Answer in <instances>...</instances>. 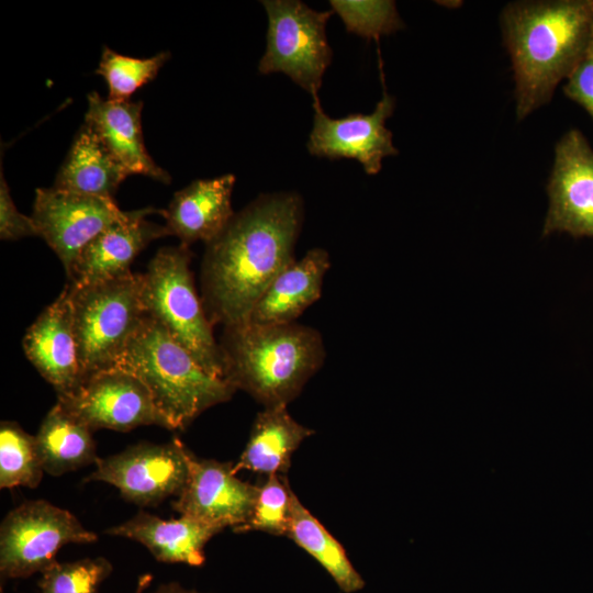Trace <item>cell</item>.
<instances>
[{"mask_svg": "<svg viewBox=\"0 0 593 593\" xmlns=\"http://www.w3.org/2000/svg\"><path fill=\"white\" fill-rule=\"evenodd\" d=\"M44 472L35 436L27 434L15 422L2 421L0 424V488H36Z\"/></svg>", "mask_w": 593, "mask_h": 593, "instance_id": "25", "label": "cell"}, {"mask_svg": "<svg viewBox=\"0 0 593 593\" xmlns=\"http://www.w3.org/2000/svg\"><path fill=\"white\" fill-rule=\"evenodd\" d=\"M235 176L199 179L177 191L167 209L161 210L169 235L181 244L213 240L234 216L232 192Z\"/></svg>", "mask_w": 593, "mask_h": 593, "instance_id": "17", "label": "cell"}, {"mask_svg": "<svg viewBox=\"0 0 593 593\" xmlns=\"http://www.w3.org/2000/svg\"><path fill=\"white\" fill-rule=\"evenodd\" d=\"M191 258L186 244L160 248L139 273L142 306L208 373L224 379L220 345L194 288Z\"/></svg>", "mask_w": 593, "mask_h": 593, "instance_id": "5", "label": "cell"}, {"mask_svg": "<svg viewBox=\"0 0 593 593\" xmlns=\"http://www.w3.org/2000/svg\"><path fill=\"white\" fill-rule=\"evenodd\" d=\"M113 568L104 557L55 561L42 572L41 593H99Z\"/></svg>", "mask_w": 593, "mask_h": 593, "instance_id": "28", "label": "cell"}, {"mask_svg": "<svg viewBox=\"0 0 593 593\" xmlns=\"http://www.w3.org/2000/svg\"><path fill=\"white\" fill-rule=\"evenodd\" d=\"M518 119L548 102L582 59L593 33V0L527 1L503 13Z\"/></svg>", "mask_w": 593, "mask_h": 593, "instance_id": "2", "label": "cell"}, {"mask_svg": "<svg viewBox=\"0 0 593 593\" xmlns=\"http://www.w3.org/2000/svg\"><path fill=\"white\" fill-rule=\"evenodd\" d=\"M115 367L147 388L171 429H184L201 413L227 402L237 391L208 373L156 320L146 315L120 355Z\"/></svg>", "mask_w": 593, "mask_h": 593, "instance_id": "4", "label": "cell"}, {"mask_svg": "<svg viewBox=\"0 0 593 593\" xmlns=\"http://www.w3.org/2000/svg\"><path fill=\"white\" fill-rule=\"evenodd\" d=\"M287 537L313 557L344 593H356L365 586L362 577L342 544L310 513L294 492Z\"/></svg>", "mask_w": 593, "mask_h": 593, "instance_id": "24", "label": "cell"}, {"mask_svg": "<svg viewBox=\"0 0 593 593\" xmlns=\"http://www.w3.org/2000/svg\"><path fill=\"white\" fill-rule=\"evenodd\" d=\"M57 403L92 432H128L143 425L171 429L145 384L118 367L90 374L74 392L57 398Z\"/></svg>", "mask_w": 593, "mask_h": 593, "instance_id": "10", "label": "cell"}, {"mask_svg": "<svg viewBox=\"0 0 593 593\" xmlns=\"http://www.w3.org/2000/svg\"><path fill=\"white\" fill-rule=\"evenodd\" d=\"M257 486V497L248 521L233 532L258 530L275 536H287L293 493L287 475H266L265 481Z\"/></svg>", "mask_w": 593, "mask_h": 593, "instance_id": "27", "label": "cell"}, {"mask_svg": "<svg viewBox=\"0 0 593 593\" xmlns=\"http://www.w3.org/2000/svg\"><path fill=\"white\" fill-rule=\"evenodd\" d=\"M142 109V101H113L91 91L88 94L85 123L97 133L130 175H143L169 183V174L156 165L145 147Z\"/></svg>", "mask_w": 593, "mask_h": 593, "instance_id": "18", "label": "cell"}, {"mask_svg": "<svg viewBox=\"0 0 593 593\" xmlns=\"http://www.w3.org/2000/svg\"><path fill=\"white\" fill-rule=\"evenodd\" d=\"M125 213L113 199L53 187L36 189L31 217L37 236L53 249L68 275L82 249Z\"/></svg>", "mask_w": 593, "mask_h": 593, "instance_id": "11", "label": "cell"}, {"mask_svg": "<svg viewBox=\"0 0 593 593\" xmlns=\"http://www.w3.org/2000/svg\"><path fill=\"white\" fill-rule=\"evenodd\" d=\"M98 535L69 511L45 500L11 510L0 525L1 579H25L43 572L68 544H92Z\"/></svg>", "mask_w": 593, "mask_h": 593, "instance_id": "8", "label": "cell"}, {"mask_svg": "<svg viewBox=\"0 0 593 593\" xmlns=\"http://www.w3.org/2000/svg\"><path fill=\"white\" fill-rule=\"evenodd\" d=\"M329 3L348 32L366 38H378L403 27L393 1L332 0Z\"/></svg>", "mask_w": 593, "mask_h": 593, "instance_id": "29", "label": "cell"}, {"mask_svg": "<svg viewBox=\"0 0 593 593\" xmlns=\"http://www.w3.org/2000/svg\"><path fill=\"white\" fill-rule=\"evenodd\" d=\"M222 530L217 526L184 515L164 519L139 511L128 521L108 528L105 534L142 544L159 562L200 567L205 561V545Z\"/></svg>", "mask_w": 593, "mask_h": 593, "instance_id": "19", "label": "cell"}, {"mask_svg": "<svg viewBox=\"0 0 593 593\" xmlns=\"http://www.w3.org/2000/svg\"><path fill=\"white\" fill-rule=\"evenodd\" d=\"M394 104V99L384 92L372 113L332 119L323 111L320 101H314L307 150L314 156L329 159H357L366 174H378L382 159L398 154L392 133L385 127Z\"/></svg>", "mask_w": 593, "mask_h": 593, "instance_id": "13", "label": "cell"}, {"mask_svg": "<svg viewBox=\"0 0 593 593\" xmlns=\"http://www.w3.org/2000/svg\"><path fill=\"white\" fill-rule=\"evenodd\" d=\"M219 345L224 379L264 407L288 406L326 358L322 334L296 322L226 326Z\"/></svg>", "mask_w": 593, "mask_h": 593, "instance_id": "3", "label": "cell"}, {"mask_svg": "<svg viewBox=\"0 0 593 593\" xmlns=\"http://www.w3.org/2000/svg\"><path fill=\"white\" fill-rule=\"evenodd\" d=\"M303 219L296 192L261 194L205 244L201 300L212 325L247 322L272 280L295 260Z\"/></svg>", "mask_w": 593, "mask_h": 593, "instance_id": "1", "label": "cell"}, {"mask_svg": "<svg viewBox=\"0 0 593 593\" xmlns=\"http://www.w3.org/2000/svg\"><path fill=\"white\" fill-rule=\"evenodd\" d=\"M169 57L168 52H160L149 58H134L104 47L96 74L107 82L108 99L128 101L136 90L156 78Z\"/></svg>", "mask_w": 593, "mask_h": 593, "instance_id": "26", "label": "cell"}, {"mask_svg": "<svg viewBox=\"0 0 593 593\" xmlns=\"http://www.w3.org/2000/svg\"><path fill=\"white\" fill-rule=\"evenodd\" d=\"M153 213L161 214V210L148 206L126 211L123 219L101 232L72 265L67 275L69 284H94L131 272V264L150 242L169 235L165 225L146 220Z\"/></svg>", "mask_w": 593, "mask_h": 593, "instance_id": "15", "label": "cell"}, {"mask_svg": "<svg viewBox=\"0 0 593 593\" xmlns=\"http://www.w3.org/2000/svg\"><path fill=\"white\" fill-rule=\"evenodd\" d=\"M130 174L105 147L97 133L83 124L56 176L54 188L78 194L113 199Z\"/></svg>", "mask_w": 593, "mask_h": 593, "instance_id": "22", "label": "cell"}, {"mask_svg": "<svg viewBox=\"0 0 593 593\" xmlns=\"http://www.w3.org/2000/svg\"><path fill=\"white\" fill-rule=\"evenodd\" d=\"M27 236H37L31 216L20 213L12 200L3 171L0 172V238L18 240Z\"/></svg>", "mask_w": 593, "mask_h": 593, "instance_id": "30", "label": "cell"}, {"mask_svg": "<svg viewBox=\"0 0 593 593\" xmlns=\"http://www.w3.org/2000/svg\"><path fill=\"white\" fill-rule=\"evenodd\" d=\"M268 16L262 75L283 72L318 100L323 76L332 61L326 23L332 11H316L299 0L261 1Z\"/></svg>", "mask_w": 593, "mask_h": 593, "instance_id": "7", "label": "cell"}, {"mask_svg": "<svg viewBox=\"0 0 593 593\" xmlns=\"http://www.w3.org/2000/svg\"><path fill=\"white\" fill-rule=\"evenodd\" d=\"M35 441L44 471L54 477L99 460L92 430L57 402L42 421Z\"/></svg>", "mask_w": 593, "mask_h": 593, "instance_id": "23", "label": "cell"}, {"mask_svg": "<svg viewBox=\"0 0 593 593\" xmlns=\"http://www.w3.org/2000/svg\"><path fill=\"white\" fill-rule=\"evenodd\" d=\"M548 194L545 235L567 232L593 237V150L577 130L564 134L556 146Z\"/></svg>", "mask_w": 593, "mask_h": 593, "instance_id": "14", "label": "cell"}, {"mask_svg": "<svg viewBox=\"0 0 593 593\" xmlns=\"http://www.w3.org/2000/svg\"><path fill=\"white\" fill-rule=\"evenodd\" d=\"M187 452L179 438L166 444L142 441L99 458L85 481L109 483L125 501L139 506L157 505L182 490L189 472Z\"/></svg>", "mask_w": 593, "mask_h": 593, "instance_id": "9", "label": "cell"}, {"mask_svg": "<svg viewBox=\"0 0 593 593\" xmlns=\"http://www.w3.org/2000/svg\"><path fill=\"white\" fill-rule=\"evenodd\" d=\"M329 254L312 248L295 259L269 284L251 310L247 322L260 325L294 323L321 296Z\"/></svg>", "mask_w": 593, "mask_h": 593, "instance_id": "20", "label": "cell"}, {"mask_svg": "<svg viewBox=\"0 0 593 593\" xmlns=\"http://www.w3.org/2000/svg\"><path fill=\"white\" fill-rule=\"evenodd\" d=\"M564 93L593 118V33L582 59L567 79Z\"/></svg>", "mask_w": 593, "mask_h": 593, "instance_id": "31", "label": "cell"}, {"mask_svg": "<svg viewBox=\"0 0 593 593\" xmlns=\"http://www.w3.org/2000/svg\"><path fill=\"white\" fill-rule=\"evenodd\" d=\"M139 273L82 287L67 284L82 380L115 367L146 316Z\"/></svg>", "mask_w": 593, "mask_h": 593, "instance_id": "6", "label": "cell"}, {"mask_svg": "<svg viewBox=\"0 0 593 593\" xmlns=\"http://www.w3.org/2000/svg\"><path fill=\"white\" fill-rule=\"evenodd\" d=\"M153 593H201L193 589H187L178 582H169L159 585Z\"/></svg>", "mask_w": 593, "mask_h": 593, "instance_id": "32", "label": "cell"}, {"mask_svg": "<svg viewBox=\"0 0 593 593\" xmlns=\"http://www.w3.org/2000/svg\"><path fill=\"white\" fill-rule=\"evenodd\" d=\"M187 481L172 508L222 529L244 525L253 511L258 486L236 477L234 465L197 457L188 448Z\"/></svg>", "mask_w": 593, "mask_h": 593, "instance_id": "12", "label": "cell"}, {"mask_svg": "<svg viewBox=\"0 0 593 593\" xmlns=\"http://www.w3.org/2000/svg\"><path fill=\"white\" fill-rule=\"evenodd\" d=\"M22 346L57 398L70 394L80 385L82 374L67 284L27 328Z\"/></svg>", "mask_w": 593, "mask_h": 593, "instance_id": "16", "label": "cell"}, {"mask_svg": "<svg viewBox=\"0 0 593 593\" xmlns=\"http://www.w3.org/2000/svg\"><path fill=\"white\" fill-rule=\"evenodd\" d=\"M314 430L296 422L287 406L264 407L251 425L246 446L234 471L286 475L293 452Z\"/></svg>", "mask_w": 593, "mask_h": 593, "instance_id": "21", "label": "cell"}]
</instances>
